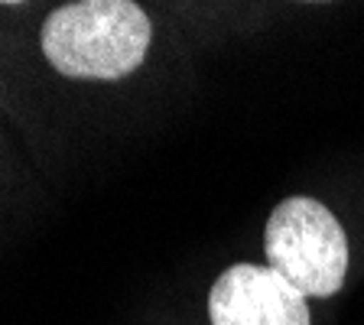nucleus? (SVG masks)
Listing matches in <instances>:
<instances>
[{
	"instance_id": "nucleus-1",
	"label": "nucleus",
	"mask_w": 364,
	"mask_h": 325,
	"mask_svg": "<svg viewBox=\"0 0 364 325\" xmlns=\"http://www.w3.org/2000/svg\"><path fill=\"white\" fill-rule=\"evenodd\" d=\"M39 39L55 72L114 82L140 68L153 26L134 0H78L46 16Z\"/></svg>"
},
{
	"instance_id": "nucleus-2",
	"label": "nucleus",
	"mask_w": 364,
	"mask_h": 325,
	"mask_svg": "<svg viewBox=\"0 0 364 325\" xmlns=\"http://www.w3.org/2000/svg\"><path fill=\"white\" fill-rule=\"evenodd\" d=\"M267 264L303 296L328 299L345 287L348 238L318 198L293 196L270 212L264 231Z\"/></svg>"
},
{
	"instance_id": "nucleus-3",
	"label": "nucleus",
	"mask_w": 364,
	"mask_h": 325,
	"mask_svg": "<svg viewBox=\"0 0 364 325\" xmlns=\"http://www.w3.org/2000/svg\"><path fill=\"white\" fill-rule=\"evenodd\" d=\"M212 325H312L306 296L273 267L235 264L208 293Z\"/></svg>"
}]
</instances>
